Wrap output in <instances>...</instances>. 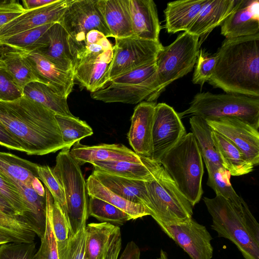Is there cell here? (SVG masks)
Wrapping results in <instances>:
<instances>
[{
	"label": "cell",
	"instance_id": "34",
	"mask_svg": "<svg viewBox=\"0 0 259 259\" xmlns=\"http://www.w3.org/2000/svg\"><path fill=\"white\" fill-rule=\"evenodd\" d=\"M189 123L205 166H222L213 143L211 127L205 119L196 116H192Z\"/></svg>",
	"mask_w": 259,
	"mask_h": 259
},
{
	"label": "cell",
	"instance_id": "27",
	"mask_svg": "<svg viewBox=\"0 0 259 259\" xmlns=\"http://www.w3.org/2000/svg\"><path fill=\"white\" fill-rule=\"evenodd\" d=\"M212 137L222 165L230 175L240 176L253 171L254 165L233 143L214 131Z\"/></svg>",
	"mask_w": 259,
	"mask_h": 259
},
{
	"label": "cell",
	"instance_id": "40",
	"mask_svg": "<svg viewBox=\"0 0 259 259\" xmlns=\"http://www.w3.org/2000/svg\"><path fill=\"white\" fill-rule=\"evenodd\" d=\"M47 205L46 228L44 236L40 238L41 243L33 259H59L57 245L51 223V210L53 198L49 190L45 187Z\"/></svg>",
	"mask_w": 259,
	"mask_h": 259
},
{
	"label": "cell",
	"instance_id": "17",
	"mask_svg": "<svg viewBox=\"0 0 259 259\" xmlns=\"http://www.w3.org/2000/svg\"><path fill=\"white\" fill-rule=\"evenodd\" d=\"M221 33L228 39L259 33V1L238 0L221 24Z\"/></svg>",
	"mask_w": 259,
	"mask_h": 259
},
{
	"label": "cell",
	"instance_id": "11",
	"mask_svg": "<svg viewBox=\"0 0 259 259\" xmlns=\"http://www.w3.org/2000/svg\"><path fill=\"white\" fill-rule=\"evenodd\" d=\"M159 226L191 259L212 257L213 248L211 243L212 238L206 228L192 217L175 224Z\"/></svg>",
	"mask_w": 259,
	"mask_h": 259
},
{
	"label": "cell",
	"instance_id": "52",
	"mask_svg": "<svg viewBox=\"0 0 259 259\" xmlns=\"http://www.w3.org/2000/svg\"><path fill=\"white\" fill-rule=\"evenodd\" d=\"M140 249L133 241L126 244L123 251L118 259H140Z\"/></svg>",
	"mask_w": 259,
	"mask_h": 259
},
{
	"label": "cell",
	"instance_id": "50",
	"mask_svg": "<svg viewBox=\"0 0 259 259\" xmlns=\"http://www.w3.org/2000/svg\"><path fill=\"white\" fill-rule=\"evenodd\" d=\"M121 236L119 227L112 236L102 259H118L121 248Z\"/></svg>",
	"mask_w": 259,
	"mask_h": 259
},
{
	"label": "cell",
	"instance_id": "47",
	"mask_svg": "<svg viewBox=\"0 0 259 259\" xmlns=\"http://www.w3.org/2000/svg\"><path fill=\"white\" fill-rule=\"evenodd\" d=\"M216 62V55L208 56L202 50L199 51L192 82L202 86L206 81H208L213 74Z\"/></svg>",
	"mask_w": 259,
	"mask_h": 259
},
{
	"label": "cell",
	"instance_id": "20",
	"mask_svg": "<svg viewBox=\"0 0 259 259\" xmlns=\"http://www.w3.org/2000/svg\"><path fill=\"white\" fill-rule=\"evenodd\" d=\"M135 36L158 41L160 25L156 4L152 0H128Z\"/></svg>",
	"mask_w": 259,
	"mask_h": 259
},
{
	"label": "cell",
	"instance_id": "2",
	"mask_svg": "<svg viewBox=\"0 0 259 259\" xmlns=\"http://www.w3.org/2000/svg\"><path fill=\"white\" fill-rule=\"evenodd\" d=\"M208 82L228 94L259 98V33L226 38Z\"/></svg>",
	"mask_w": 259,
	"mask_h": 259
},
{
	"label": "cell",
	"instance_id": "57",
	"mask_svg": "<svg viewBox=\"0 0 259 259\" xmlns=\"http://www.w3.org/2000/svg\"><path fill=\"white\" fill-rule=\"evenodd\" d=\"M13 242V240L9 236L0 232V245Z\"/></svg>",
	"mask_w": 259,
	"mask_h": 259
},
{
	"label": "cell",
	"instance_id": "48",
	"mask_svg": "<svg viewBox=\"0 0 259 259\" xmlns=\"http://www.w3.org/2000/svg\"><path fill=\"white\" fill-rule=\"evenodd\" d=\"M23 96V91L4 67H0V101H12Z\"/></svg>",
	"mask_w": 259,
	"mask_h": 259
},
{
	"label": "cell",
	"instance_id": "56",
	"mask_svg": "<svg viewBox=\"0 0 259 259\" xmlns=\"http://www.w3.org/2000/svg\"><path fill=\"white\" fill-rule=\"evenodd\" d=\"M0 210L10 215H17L13 208L0 195Z\"/></svg>",
	"mask_w": 259,
	"mask_h": 259
},
{
	"label": "cell",
	"instance_id": "12",
	"mask_svg": "<svg viewBox=\"0 0 259 259\" xmlns=\"http://www.w3.org/2000/svg\"><path fill=\"white\" fill-rule=\"evenodd\" d=\"M178 113L169 105H156L152 127V154L151 159L159 163L162 156L186 134Z\"/></svg>",
	"mask_w": 259,
	"mask_h": 259
},
{
	"label": "cell",
	"instance_id": "55",
	"mask_svg": "<svg viewBox=\"0 0 259 259\" xmlns=\"http://www.w3.org/2000/svg\"><path fill=\"white\" fill-rule=\"evenodd\" d=\"M32 189L39 196H46L45 188L43 186L40 180L38 178H35L32 183Z\"/></svg>",
	"mask_w": 259,
	"mask_h": 259
},
{
	"label": "cell",
	"instance_id": "16",
	"mask_svg": "<svg viewBox=\"0 0 259 259\" xmlns=\"http://www.w3.org/2000/svg\"><path fill=\"white\" fill-rule=\"evenodd\" d=\"M25 56L38 81L67 99L74 84L73 71L61 69L36 51L26 52Z\"/></svg>",
	"mask_w": 259,
	"mask_h": 259
},
{
	"label": "cell",
	"instance_id": "39",
	"mask_svg": "<svg viewBox=\"0 0 259 259\" xmlns=\"http://www.w3.org/2000/svg\"><path fill=\"white\" fill-rule=\"evenodd\" d=\"M89 197L88 215L102 222H111L121 225L132 220L129 214L115 206L99 198Z\"/></svg>",
	"mask_w": 259,
	"mask_h": 259
},
{
	"label": "cell",
	"instance_id": "31",
	"mask_svg": "<svg viewBox=\"0 0 259 259\" xmlns=\"http://www.w3.org/2000/svg\"><path fill=\"white\" fill-rule=\"evenodd\" d=\"M38 166L13 154L0 151V172L6 178L28 187L32 188L33 180L35 178H38Z\"/></svg>",
	"mask_w": 259,
	"mask_h": 259
},
{
	"label": "cell",
	"instance_id": "19",
	"mask_svg": "<svg viewBox=\"0 0 259 259\" xmlns=\"http://www.w3.org/2000/svg\"><path fill=\"white\" fill-rule=\"evenodd\" d=\"M155 74L149 79L135 85H117L108 81L91 93V97L105 103L136 104L146 100L155 90Z\"/></svg>",
	"mask_w": 259,
	"mask_h": 259
},
{
	"label": "cell",
	"instance_id": "58",
	"mask_svg": "<svg viewBox=\"0 0 259 259\" xmlns=\"http://www.w3.org/2000/svg\"><path fill=\"white\" fill-rule=\"evenodd\" d=\"M157 259H168L167 253L161 249L160 251L159 256Z\"/></svg>",
	"mask_w": 259,
	"mask_h": 259
},
{
	"label": "cell",
	"instance_id": "45",
	"mask_svg": "<svg viewBox=\"0 0 259 259\" xmlns=\"http://www.w3.org/2000/svg\"><path fill=\"white\" fill-rule=\"evenodd\" d=\"M51 223L57 248L61 247L66 244L69 239V226L62 209L54 199L51 210Z\"/></svg>",
	"mask_w": 259,
	"mask_h": 259
},
{
	"label": "cell",
	"instance_id": "10",
	"mask_svg": "<svg viewBox=\"0 0 259 259\" xmlns=\"http://www.w3.org/2000/svg\"><path fill=\"white\" fill-rule=\"evenodd\" d=\"M59 23L69 34V43L84 41L92 30L112 37L99 8L98 0H72Z\"/></svg>",
	"mask_w": 259,
	"mask_h": 259
},
{
	"label": "cell",
	"instance_id": "42",
	"mask_svg": "<svg viewBox=\"0 0 259 259\" xmlns=\"http://www.w3.org/2000/svg\"><path fill=\"white\" fill-rule=\"evenodd\" d=\"M37 172L39 179L49 190L54 200L59 204L67 219L64 192L62 186L55 177L53 169L47 165H38Z\"/></svg>",
	"mask_w": 259,
	"mask_h": 259
},
{
	"label": "cell",
	"instance_id": "25",
	"mask_svg": "<svg viewBox=\"0 0 259 259\" xmlns=\"http://www.w3.org/2000/svg\"><path fill=\"white\" fill-rule=\"evenodd\" d=\"M92 175L114 193L127 200L143 204L149 211L150 201L145 182L130 180L94 169Z\"/></svg>",
	"mask_w": 259,
	"mask_h": 259
},
{
	"label": "cell",
	"instance_id": "35",
	"mask_svg": "<svg viewBox=\"0 0 259 259\" xmlns=\"http://www.w3.org/2000/svg\"><path fill=\"white\" fill-rule=\"evenodd\" d=\"M0 232L9 236L14 242L29 243L34 241L36 233L22 217L10 215L0 210Z\"/></svg>",
	"mask_w": 259,
	"mask_h": 259
},
{
	"label": "cell",
	"instance_id": "26",
	"mask_svg": "<svg viewBox=\"0 0 259 259\" xmlns=\"http://www.w3.org/2000/svg\"><path fill=\"white\" fill-rule=\"evenodd\" d=\"M99 8L112 37L135 36L128 0H98Z\"/></svg>",
	"mask_w": 259,
	"mask_h": 259
},
{
	"label": "cell",
	"instance_id": "21",
	"mask_svg": "<svg viewBox=\"0 0 259 259\" xmlns=\"http://www.w3.org/2000/svg\"><path fill=\"white\" fill-rule=\"evenodd\" d=\"M114 50H107L99 57L85 61L73 67L74 79L94 92L109 81V69Z\"/></svg>",
	"mask_w": 259,
	"mask_h": 259
},
{
	"label": "cell",
	"instance_id": "24",
	"mask_svg": "<svg viewBox=\"0 0 259 259\" xmlns=\"http://www.w3.org/2000/svg\"><path fill=\"white\" fill-rule=\"evenodd\" d=\"M94 170L124 178L149 182L155 177L160 163L147 158L142 163L124 161H97L91 163Z\"/></svg>",
	"mask_w": 259,
	"mask_h": 259
},
{
	"label": "cell",
	"instance_id": "49",
	"mask_svg": "<svg viewBox=\"0 0 259 259\" xmlns=\"http://www.w3.org/2000/svg\"><path fill=\"white\" fill-rule=\"evenodd\" d=\"M24 12L22 5L16 1H5L0 4V30Z\"/></svg>",
	"mask_w": 259,
	"mask_h": 259
},
{
	"label": "cell",
	"instance_id": "46",
	"mask_svg": "<svg viewBox=\"0 0 259 259\" xmlns=\"http://www.w3.org/2000/svg\"><path fill=\"white\" fill-rule=\"evenodd\" d=\"M36 243L10 242L0 245V259H33Z\"/></svg>",
	"mask_w": 259,
	"mask_h": 259
},
{
	"label": "cell",
	"instance_id": "6",
	"mask_svg": "<svg viewBox=\"0 0 259 259\" xmlns=\"http://www.w3.org/2000/svg\"><path fill=\"white\" fill-rule=\"evenodd\" d=\"M199 37L186 31L158 53L156 60L155 92L147 99L156 100L165 88L193 69L200 47Z\"/></svg>",
	"mask_w": 259,
	"mask_h": 259
},
{
	"label": "cell",
	"instance_id": "13",
	"mask_svg": "<svg viewBox=\"0 0 259 259\" xmlns=\"http://www.w3.org/2000/svg\"><path fill=\"white\" fill-rule=\"evenodd\" d=\"M205 120L213 131L233 143L254 166L258 164V129L243 120L233 117Z\"/></svg>",
	"mask_w": 259,
	"mask_h": 259
},
{
	"label": "cell",
	"instance_id": "54",
	"mask_svg": "<svg viewBox=\"0 0 259 259\" xmlns=\"http://www.w3.org/2000/svg\"><path fill=\"white\" fill-rule=\"evenodd\" d=\"M105 36H106L99 31L97 30H92L89 31L85 35V39L83 41L90 44L98 43Z\"/></svg>",
	"mask_w": 259,
	"mask_h": 259
},
{
	"label": "cell",
	"instance_id": "5",
	"mask_svg": "<svg viewBox=\"0 0 259 259\" xmlns=\"http://www.w3.org/2000/svg\"><path fill=\"white\" fill-rule=\"evenodd\" d=\"M180 118L196 116L205 120L233 117L243 120L258 130L259 98L232 94H196L190 106L178 113Z\"/></svg>",
	"mask_w": 259,
	"mask_h": 259
},
{
	"label": "cell",
	"instance_id": "41",
	"mask_svg": "<svg viewBox=\"0 0 259 259\" xmlns=\"http://www.w3.org/2000/svg\"><path fill=\"white\" fill-rule=\"evenodd\" d=\"M85 227L84 222L79 231L69 237L64 245L57 248L59 259H85Z\"/></svg>",
	"mask_w": 259,
	"mask_h": 259
},
{
	"label": "cell",
	"instance_id": "3",
	"mask_svg": "<svg viewBox=\"0 0 259 259\" xmlns=\"http://www.w3.org/2000/svg\"><path fill=\"white\" fill-rule=\"evenodd\" d=\"M203 200L218 236L231 241L244 259H259V225L243 199L239 204L220 195Z\"/></svg>",
	"mask_w": 259,
	"mask_h": 259
},
{
	"label": "cell",
	"instance_id": "53",
	"mask_svg": "<svg viewBox=\"0 0 259 259\" xmlns=\"http://www.w3.org/2000/svg\"><path fill=\"white\" fill-rule=\"evenodd\" d=\"M57 0H24L22 1L24 9L29 11L42 7L55 2Z\"/></svg>",
	"mask_w": 259,
	"mask_h": 259
},
{
	"label": "cell",
	"instance_id": "43",
	"mask_svg": "<svg viewBox=\"0 0 259 259\" xmlns=\"http://www.w3.org/2000/svg\"><path fill=\"white\" fill-rule=\"evenodd\" d=\"M156 61L133 69L111 79L109 82L117 85H135L149 79L156 73Z\"/></svg>",
	"mask_w": 259,
	"mask_h": 259
},
{
	"label": "cell",
	"instance_id": "22",
	"mask_svg": "<svg viewBox=\"0 0 259 259\" xmlns=\"http://www.w3.org/2000/svg\"><path fill=\"white\" fill-rule=\"evenodd\" d=\"M238 0H207L186 32L200 37L221 25Z\"/></svg>",
	"mask_w": 259,
	"mask_h": 259
},
{
	"label": "cell",
	"instance_id": "37",
	"mask_svg": "<svg viewBox=\"0 0 259 259\" xmlns=\"http://www.w3.org/2000/svg\"><path fill=\"white\" fill-rule=\"evenodd\" d=\"M63 142L69 148L82 139L92 136L93 131L84 121L75 116L55 114Z\"/></svg>",
	"mask_w": 259,
	"mask_h": 259
},
{
	"label": "cell",
	"instance_id": "29",
	"mask_svg": "<svg viewBox=\"0 0 259 259\" xmlns=\"http://www.w3.org/2000/svg\"><path fill=\"white\" fill-rule=\"evenodd\" d=\"M26 52L0 42V60L3 67L22 91L29 83L38 81L25 58Z\"/></svg>",
	"mask_w": 259,
	"mask_h": 259
},
{
	"label": "cell",
	"instance_id": "38",
	"mask_svg": "<svg viewBox=\"0 0 259 259\" xmlns=\"http://www.w3.org/2000/svg\"><path fill=\"white\" fill-rule=\"evenodd\" d=\"M208 172L207 185L215 193L232 203L239 204L243 199L235 192L230 181V174L223 166L210 164L206 166Z\"/></svg>",
	"mask_w": 259,
	"mask_h": 259
},
{
	"label": "cell",
	"instance_id": "33",
	"mask_svg": "<svg viewBox=\"0 0 259 259\" xmlns=\"http://www.w3.org/2000/svg\"><path fill=\"white\" fill-rule=\"evenodd\" d=\"M118 226L108 222L90 223L85 227V259H102Z\"/></svg>",
	"mask_w": 259,
	"mask_h": 259
},
{
	"label": "cell",
	"instance_id": "28",
	"mask_svg": "<svg viewBox=\"0 0 259 259\" xmlns=\"http://www.w3.org/2000/svg\"><path fill=\"white\" fill-rule=\"evenodd\" d=\"M207 0H181L167 3L164 13L168 33L186 31Z\"/></svg>",
	"mask_w": 259,
	"mask_h": 259
},
{
	"label": "cell",
	"instance_id": "15",
	"mask_svg": "<svg viewBox=\"0 0 259 259\" xmlns=\"http://www.w3.org/2000/svg\"><path fill=\"white\" fill-rule=\"evenodd\" d=\"M155 103L141 102L134 109L127 138L134 151L150 158L152 154V127Z\"/></svg>",
	"mask_w": 259,
	"mask_h": 259
},
{
	"label": "cell",
	"instance_id": "44",
	"mask_svg": "<svg viewBox=\"0 0 259 259\" xmlns=\"http://www.w3.org/2000/svg\"><path fill=\"white\" fill-rule=\"evenodd\" d=\"M0 195L13 208L17 215L24 218L29 213V209L22 196L1 172Z\"/></svg>",
	"mask_w": 259,
	"mask_h": 259
},
{
	"label": "cell",
	"instance_id": "4",
	"mask_svg": "<svg viewBox=\"0 0 259 259\" xmlns=\"http://www.w3.org/2000/svg\"><path fill=\"white\" fill-rule=\"evenodd\" d=\"M159 163L194 207L202 196V155L192 133L184 136L161 158Z\"/></svg>",
	"mask_w": 259,
	"mask_h": 259
},
{
	"label": "cell",
	"instance_id": "8",
	"mask_svg": "<svg viewBox=\"0 0 259 259\" xmlns=\"http://www.w3.org/2000/svg\"><path fill=\"white\" fill-rule=\"evenodd\" d=\"M145 185L150 215L158 225L175 224L192 217L193 206L161 165L153 179L145 182Z\"/></svg>",
	"mask_w": 259,
	"mask_h": 259
},
{
	"label": "cell",
	"instance_id": "18",
	"mask_svg": "<svg viewBox=\"0 0 259 259\" xmlns=\"http://www.w3.org/2000/svg\"><path fill=\"white\" fill-rule=\"evenodd\" d=\"M70 149V153L80 166L97 161H124L142 163L148 158L137 155L121 144H102L88 146L77 142Z\"/></svg>",
	"mask_w": 259,
	"mask_h": 259
},
{
	"label": "cell",
	"instance_id": "51",
	"mask_svg": "<svg viewBox=\"0 0 259 259\" xmlns=\"http://www.w3.org/2000/svg\"><path fill=\"white\" fill-rule=\"evenodd\" d=\"M0 145L7 148L23 152L19 143L10 135L0 123Z\"/></svg>",
	"mask_w": 259,
	"mask_h": 259
},
{
	"label": "cell",
	"instance_id": "36",
	"mask_svg": "<svg viewBox=\"0 0 259 259\" xmlns=\"http://www.w3.org/2000/svg\"><path fill=\"white\" fill-rule=\"evenodd\" d=\"M53 23L30 29L0 40V42L27 52L38 51L43 48L46 40V33Z\"/></svg>",
	"mask_w": 259,
	"mask_h": 259
},
{
	"label": "cell",
	"instance_id": "59",
	"mask_svg": "<svg viewBox=\"0 0 259 259\" xmlns=\"http://www.w3.org/2000/svg\"><path fill=\"white\" fill-rule=\"evenodd\" d=\"M3 67V63L2 62H1V61L0 60V67Z\"/></svg>",
	"mask_w": 259,
	"mask_h": 259
},
{
	"label": "cell",
	"instance_id": "1",
	"mask_svg": "<svg viewBox=\"0 0 259 259\" xmlns=\"http://www.w3.org/2000/svg\"><path fill=\"white\" fill-rule=\"evenodd\" d=\"M55 114L24 96L12 101H0V123L30 155L70 149L63 142Z\"/></svg>",
	"mask_w": 259,
	"mask_h": 259
},
{
	"label": "cell",
	"instance_id": "9",
	"mask_svg": "<svg viewBox=\"0 0 259 259\" xmlns=\"http://www.w3.org/2000/svg\"><path fill=\"white\" fill-rule=\"evenodd\" d=\"M113 56L109 69V81L133 69L156 61L163 46L159 41L132 36L115 38Z\"/></svg>",
	"mask_w": 259,
	"mask_h": 259
},
{
	"label": "cell",
	"instance_id": "23",
	"mask_svg": "<svg viewBox=\"0 0 259 259\" xmlns=\"http://www.w3.org/2000/svg\"><path fill=\"white\" fill-rule=\"evenodd\" d=\"M36 51L61 69L72 70L69 34L59 22L53 23L48 29L45 47Z\"/></svg>",
	"mask_w": 259,
	"mask_h": 259
},
{
	"label": "cell",
	"instance_id": "7",
	"mask_svg": "<svg viewBox=\"0 0 259 259\" xmlns=\"http://www.w3.org/2000/svg\"><path fill=\"white\" fill-rule=\"evenodd\" d=\"M70 150L68 148L61 150L53 169L64 192L69 237L75 234L87 221L89 201L86 181L80 165L71 156Z\"/></svg>",
	"mask_w": 259,
	"mask_h": 259
},
{
	"label": "cell",
	"instance_id": "32",
	"mask_svg": "<svg viewBox=\"0 0 259 259\" xmlns=\"http://www.w3.org/2000/svg\"><path fill=\"white\" fill-rule=\"evenodd\" d=\"M23 94L55 114L74 116L69 110L67 99L62 97L43 83L39 81L29 83L23 89Z\"/></svg>",
	"mask_w": 259,
	"mask_h": 259
},
{
	"label": "cell",
	"instance_id": "30",
	"mask_svg": "<svg viewBox=\"0 0 259 259\" xmlns=\"http://www.w3.org/2000/svg\"><path fill=\"white\" fill-rule=\"evenodd\" d=\"M87 187L89 196L102 199L129 214L132 220L150 215L148 209L143 204L126 200L104 186L91 174L88 178Z\"/></svg>",
	"mask_w": 259,
	"mask_h": 259
},
{
	"label": "cell",
	"instance_id": "14",
	"mask_svg": "<svg viewBox=\"0 0 259 259\" xmlns=\"http://www.w3.org/2000/svg\"><path fill=\"white\" fill-rule=\"evenodd\" d=\"M72 0H57L37 9L25 11L0 30V40L24 31L59 22Z\"/></svg>",
	"mask_w": 259,
	"mask_h": 259
}]
</instances>
